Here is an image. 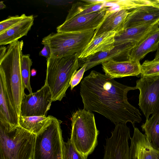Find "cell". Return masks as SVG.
Masks as SVG:
<instances>
[{
    "label": "cell",
    "mask_w": 159,
    "mask_h": 159,
    "mask_svg": "<svg viewBox=\"0 0 159 159\" xmlns=\"http://www.w3.org/2000/svg\"><path fill=\"white\" fill-rule=\"evenodd\" d=\"M136 87L125 85L105 74L92 70L81 81L80 93L84 109L104 116L116 125L142 120L139 111L129 103L127 94Z\"/></svg>",
    "instance_id": "obj_1"
},
{
    "label": "cell",
    "mask_w": 159,
    "mask_h": 159,
    "mask_svg": "<svg viewBox=\"0 0 159 159\" xmlns=\"http://www.w3.org/2000/svg\"><path fill=\"white\" fill-rule=\"evenodd\" d=\"M23 46V40L9 44L5 55L0 60V75L4 80L11 105L19 117L21 103L25 88L20 67Z\"/></svg>",
    "instance_id": "obj_2"
},
{
    "label": "cell",
    "mask_w": 159,
    "mask_h": 159,
    "mask_svg": "<svg viewBox=\"0 0 159 159\" xmlns=\"http://www.w3.org/2000/svg\"><path fill=\"white\" fill-rule=\"evenodd\" d=\"M80 53L61 57L51 55L47 59L45 84L50 89L53 102L61 101L65 97L71 79L80 68Z\"/></svg>",
    "instance_id": "obj_3"
},
{
    "label": "cell",
    "mask_w": 159,
    "mask_h": 159,
    "mask_svg": "<svg viewBox=\"0 0 159 159\" xmlns=\"http://www.w3.org/2000/svg\"><path fill=\"white\" fill-rule=\"evenodd\" d=\"M36 135L0 121V159H32Z\"/></svg>",
    "instance_id": "obj_4"
},
{
    "label": "cell",
    "mask_w": 159,
    "mask_h": 159,
    "mask_svg": "<svg viewBox=\"0 0 159 159\" xmlns=\"http://www.w3.org/2000/svg\"><path fill=\"white\" fill-rule=\"evenodd\" d=\"M70 120V140L77 150L87 158L97 144L99 133L94 114L84 109H79L72 114Z\"/></svg>",
    "instance_id": "obj_5"
},
{
    "label": "cell",
    "mask_w": 159,
    "mask_h": 159,
    "mask_svg": "<svg viewBox=\"0 0 159 159\" xmlns=\"http://www.w3.org/2000/svg\"><path fill=\"white\" fill-rule=\"evenodd\" d=\"M62 122L51 116L36 134L32 159H62Z\"/></svg>",
    "instance_id": "obj_6"
},
{
    "label": "cell",
    "mask_w": 159,
    "mask_h": 159,
    "mask_svg": "<svg viewBox=\"0 0 159 159\" xmlns=\"http://www.w3.org/2000/svg\"><path fill=\"white\" fill-rule=\"evenodd\" d=\"M95 30L52 33L44 37L41 43L49 46L51 55L61 57L81 52L93 37Z\"/></svg>",
    "instance_id": "obj_7"
},
{
    "label": "cell",
    "mask_w": 159,
    "mask_h": 159,
    "mask_svg": "<svg viewBox=\"0 0 159 159\" xmlns=\"http://www.w3.org/2000/svg\"><path fill=\"white\" fill-rule=\"evenodd\" d=\"M131 138L126 124L115 125L111 136L106 139L103 159H132L128 142Z\"/></svg>",
    "instance_id": "obj_8"
},
{
    "label": "cell",
    "mask_w": 159,
    "mask_h": 159,
    "mask_svg": "<svg viewBox=\"0 0 159 159\" xmlns=\"http://www.w3.org/2000/svg\"><path fill=\"white\" fill-rule=\"evenodd\" d=\"M136 87L139 90V105L146 120L159 110V76L141 77L136 81Z\"/></svg>",
    "instance_id": "obj_9"
},
{
    "label": "cell",
    "mask_w": 159,
    "mask_h": 159,
    "mask_svg": "<svg viewBox=\"0 0 159 159\" xmlns=\"http://www.w3.org/2000/svg\"><path fill=\"white\" fill-rule=\"evenodd\" d=\"M52 102L50 89L44 84L35 93H25L21 103L20 116H47Z\"/></svg>",
    "instance_id": "obj_10"
},
{
    "label": "cell",
    "mask_w": 159,
    "mask_h": 159,
    "mask_svg": "<svg viewBox=\"0 0 159 159\" xmlns=\"http://www.w3.org/2000/svg\"><path fill=\"white\" fill-rule=\"evenodd\" d=\"M105 7L99 11L66 20L57 28V32H80L96 30L105 18Z\"/></svg>",
    "instance_id": "obj_11"
},
{
    "label": "cell",
    "mask_w": 159,
    "mask_h": 159,
    "mask_svg": "<svg viewBox=\"0 0 159 159\" xmlns=\"http://www.w3.org/2000/svg\"><path fill=\"white\" fill-rule=\"evenodd\" d=\"M137 43L129 42L115 46L111 50L96 53L83 59H79V67L86 65V71L98 65L113 60H129V52Z\"/></svg>",
    "instance_id": "obj_12"
},
{
    "label": "cell",
    "mask_w": 159,
    "mask_h": 159,
    "mask_svg": "<svg viewBox=\"0 0 159 159\" xmlns=\"http://www.w3.org/2000/svg\"><path fill=\"white\" fill-rule=\"evenodd\" d=\"M131 138L130 154L132 159H159V151L152 145L148 138L136 127Z\"/></svg>",
    "instance_id": "obj_13"
},
{
    "label": "cell",
    "mask_w": 159,
    "mask_h": 159,
    "mask_svg": "<svg viewBox=\"0 0 159 159\" xmlns=\"http://www.w3.org/2000/svg\"><path fill=\"white\" fill-rule=\"evenodd\" d=\"M105 74L112 78L138 76L141 73L140 61L127 60L122 61L111 60L102 64Z\"/></svg>",
    "instance_id": "obj_14"
},
{
    "label": "cell",
    "mask_w": 159,
    "mask_h": 159,
    "mask_svg": "<svg viewBox=\"0 0 159 159\" xmlns=\"http://www.w3.org/2000/svg\"><path fill=\"white\" fill-rule=\"evenodd\" d=\"M159 20V8L151 4L144 5L130 11L125 20L124 29Z\"/></svg>",
    "instance_id": "obj_15"
},
{
    "label": "cell",
    "mask_w": 159,
    "mask_h": 159,
    "mask_svg": "<svg viewBox=\"0 0 159 159\" xmlns=\"http://www.w3.org/2000/svg\"><path fill=\"white\" fill-rule=\"evenodd\" d=\"M159 44V26L157 25L131 49L129 60L140 61L150 52L157 50Z\"/></svg>",
    "instance_id": "obj_16"
},
{
    "label": "cell",
    "mask_w": 159,
    "mask_h": 159,
    "mask_svg": "<svg viewBox=\"0 0 159 159\" xmlns=\"http://www.w3.org/2000/svg\"><path fill=\"white\" fill-rule=\"evenodd\" d=\"M116 34L114 31H110L93 37L85 48L80 53L79 59H83L96 53L113 49L115 47Z\"/></svg>",
    "instance_id": "obj_17"
},
{
    "label": "cell",
    "mask_w": 159,
    "mask_h": 159,
    "mask_svg": "<svg viewBox=\"0 0 159 159\" xmlns=\"http://www.w3.org/2000/svg\"><path fill=\"white\" fill-rule=\"evenodd\" d=\"M158 22L146 23L124 29L119 33L116 34L114 46L129 42L138 43L157 25Z\"/></svg>",
    "instance_id": "obj_18"
},
{
    "label": "cell",
    "mask_w": 159,
    "mask_h": 159,
    "mask_svg": "<svg viewBox=\"0 0 159 159\" xmlns=\"http://www.w3.org/2000/svg\"><path fill=\"white\" fill-rule=\"evenodd\" d=\"M129 11L121 10L109 14L105 13L104 20L95 30L93 37L108 32L114 31L117 34L122 31L124 29L125 20Z\"/></svg>",
    "instance_id": "obj_19"
},
{
    "label": "cell",
    "mask_w": 159,
    "mask_h": 159,
    "mask_svg": "<svg viewBox=\"0 0 159 159\" xmlns=\"http://www.w3.org/2000/svg\"><path fill=\"white\" fill-rule=\"evenodd\" d=\"M19 118L9 99L3 78L0 75V121L15 127L19 125Z\"/></svg>",
    "instance_id": "obj_20"
},
{
    "label": "cell",
    "mask_w": 159,
    "mask_h": 159,
    "mask_svg": "<svg viewBox=\"0 0 159 159\" xmlns=\"http://www.w3.org/2000/svg\"><path fill=\"white\" fill-rule=\"evenodd\" d=\"M34 20L33 15L27 16L13 26L0 34V46L9 45L27 35L33 25Z\"/></svg>",
    "instance_id": "obj_21"
},
{
    "label": "cell",
    "mask_w": 159,
    "mask_h": 159,
    "mask_svg": "<svg viewBox=\"0 0 159 159\" xmlns=\"http://www.w3.org/2000/svg\"><path fill=\"white\" fill-rule=\"evenodd\" d=\"M105 0H84L74 3L69 10L66 20L97 12L105 8Z\"/></svg>",
    "instance_id": "obj_22"
},
{
    "label": "cell",
    "mask_w": 159,
    "mask_h": 159,
    "mask_svg": "<svg viewBox=\"0 0 159 159\" xmlns=\"http://www.w3.org/2000/svg\"><path fill=\"white\" fill-rule=\"evenodd\" d=\"M152 146L159 151V110L141 126Z\"/></svg>",
    "instance_id": "obj_23"
},
{
    "label": "cell",
    "mask_w": 159,
    "mask_h": 159,
    "mask_svg": "<svg viewBox=\"0 0 159 159\" xmlns=\"http://www.w3.org/2000/svg\"><path fill=\"white\" fill-rule=\"evenodd\" d=\"M151 4L150 0H105L104 7H107L106 13L109 14L121 10H132L139 7Z\"/></svg>",
    "instance_id": "obj_24"
},
{
    "label": "cell",
    "mask_w": 159,
    "mask_h": 159,
    "mask_svg": "<svg viewBox=\"0 0 159 159\" xmlns=\"http://www.w3.org/2000/svg\"><path fill=\"white\" fill-rule=\"evenodd\" d=\"M48 116H20L19 125L28 131L35 134L39 133L44 127L51 118Z\"/></svg>",
    "instance_id": "obj_25"
},
{
    "label": "cell",
    "mask_w": 159,
    "mask_h": 159,
    "mask_svg": "<svg viewBox=\"0 0 159 159\" xmlns=\"http://www.w3.org/2000/svg\"><path fill=\"white\" fill-rule=\"evenodd\" d=\"M29 54L23 55L20 61L21 72L25 88L30 93H32L30 84L31 75L30 68L32 65V61Z\"/></svg>",
    "instance_id": "obj_26"
},
{
    "label": "cell",
    "mask_w": 159,
    "mask_h": 159,
    "mask_svg": "<svg viewBox=\"0 0 159 159\" xmlns=\"http://www.w3.org/2000/svg\"><path fill=\"white\" fill-rule=\"evenodd\" d=\"M141 77L151 78L159 76V60H146L141 65Z\"/></svg>",
    "instance_id": "obj_27"
},
{
    "label": "cell",
    "mask_w": 159,
    "mask_h": 159,
    "mask_svg": "<svg viewBox=\"0 0 159 159\" xmlns=\"http://www.w3.org/2000/svg\"><path fill=\"white\" fill-rule=\"evenodd\" d=\"M84 155L79 152L68 139L66 142L62 144V159H87Z\"/></svg>",
    "instance_id": "obj_28"
},
{
    "label": "cell",
    "mask_w": 159,
    "mask_h": 159,
    "mask_svg": "<svg viewBox=\"0 0 159 159\" xmlns=\"http://www.w3.org/2000/svg\"><path fill=\"white\" fill-rule=\"evenodd\" d=\"M25 14L10 16L0 22V34L13 26L27 17Z\"/></svg>",
    "instance_id": "obj_29"
},
{
    "label": "cell",
    "mask_w": 159,
    "mask_h": 159,
    "mask_svg": "<svg viewBox=\"0 0 159 159\" xmlns=\"http://www.w3.org/2000/svg\"><path fill=\"white\" fill-rule=\"evenodd\" d=\"M86 65H84L79 70H77L72 78L70 84L71 90L80 82L83 78L84 72L86 71Z\"/></svg>",
    "instance_id": "obj_30"
},
{
    "label": "cell",
    "mask_w": 159,
    "mask_h": 159,
    "mask_svg": "<svg viewBox=\"0 0 159 159\" xmlns=\"http://www.w3.org/2000/svg\"><path fill=\"white\" fill-rule=\"evenodd\" d=\"M39 55L48 58L51 55V51L49 46L46 44L44 45L43 48L40 52Z\"/></svg>",
    "instance_id": "obj_31"
},
{
    "label": "cell",
    "mask_w": 159,
    "mask_h": 159,
    "mask_svg": "<svg viewBox=\"0 0 159 159\" xmlns=\"http://www.w3.org/2000/svg\"><path fill=\"white\" fill-rule=\"evenodd\" d=\"M7 48L4 46H1L0 48V60L5 55Z\"/></svg>",
    "instance_id": "obj_32"
},
{
    "label": "cell",
    "mask_w": 159,
    "mask_h": 159,
    "mask_svg": "<svg viewBox=\"0 0 159 159\" xmlns=\"http://www.w3.org/2000/svg\"><path fill=\"white\" fill-rule=\"evenodd\" d=\"M151 4L159 8V0H150Z\"/></svg>",
    "instance_id": "obj_33"
},
{
    "label": "cell",
    "mask_w": 159,
    "mask_h": 159,
    "mask_svg": "<svg viewBox=\"0 0 159 159\" xmlns=\"http://www.w3.org/2000/svg\"><path fill=\"white\" fill-rule=\"evenodd\" d=\"M154 59L155 60H159V44L158 48L157 50V52L155 54V58Z\"/></svg>",
    "instance_id": "obj_34"
},
{
    "label": "cell",
    "mask_w": 159,
    "mask_h": 159,
    "mask_svg": "<svg viewBox=\"0 0 159 159\" xmlns=\"http://www.w3.org/2000/svg\"><path fill=\"white\" fill-rule=\"evenodd\" d=\"M6 7V5L3 3V2L1 1L0 2V9H2Z\"/></svg>",
    "instance_id": "obj_35"
},
{
    "label": "cell",
    "mask_w": 159,
    "mask_h": 159,
    "mask_svg": "<svg viewBox=\"0 0 159 159\" xmlns=\"http://www.w3.org/2000/svg\"><path fill=\"white\" fill-rule=\"evenodd\" d=\"M36 70L35 69H32L31 70V75L32 76L35 75L36 74Z\"/></svg>",
    "instance_id": "obj_36"
},
{
    "label": "cell",
    "mask_w": 159,
    "mask_h": 159,
    "mask_svg": "<svg viewBox=\"0 0 159 159\" xmlns=\"http://www.w3.org/2000/svg\"><path fill=\"white\" fill-rule=\"evenodd\" d=\"M158 25H159V21L158 22Z\"/></svg>",
    "instance_id": "obj_37"
}]
</instances>
